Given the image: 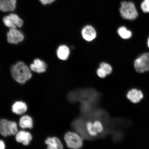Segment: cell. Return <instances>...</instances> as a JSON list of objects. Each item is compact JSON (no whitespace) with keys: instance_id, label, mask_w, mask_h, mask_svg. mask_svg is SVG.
<instances>
[{"instance_id":"d4e9b609","label":"cell","mask_w":149,"mask_h":149,"mask_svg":"<svg viewBox=\"0 0 149 149\" xmlns=\"http://www.w3.org/2000/svg\"><path fill=\"white\" fill-rule=\"evenodd\" d=\"M148 47L149 48V37L148 39Z\"/></svg>"},{"instance_id":"7c38bea8","label":"cell","mask_w":149,"mask_h":149,"mask_svg":"<svg viewBox=\"0 0 149 149\" xmlns=\"http://www.w3.org/2000/svg\"><path fill=\"white\" fill-rule=\"evenodd\" d=\"M127 97L132 103L136 104L141 101L144 97V95L141 91L133 89L127 93Z\"/></svg>"},{"instance_id":"5bb4252c","label":"cell","mask_w":149,"mask_h":149,"mask_svg":"<svg viewBox=\"0 0 149 149\" xmlns=\"http://www.w3.org/2000/svg\"><path fill=\"white\" fill-rule=\"evenodd\" d=\"M27 107L25 102L22 101L17 102L13 105L12 110L13 112L17 115H21L27 111Z\"/></svg>"},{"instance_id":"5b68a950","label":"cell","mask_w":149,"mask_h":149,"mask_svg":"<svg viewBox=\"0 0 149 149\" xmlns=\"http://www.w3.org/2000/svg\"><path fill=\"white\" fill-rule=\"evenodd\" d=\"M134 66L136 71L139 73L149 71V53L143 54L136 59Z\"/></svg>"},{"instance_id":"3957f363","label":"cell","mask_w":149,"mask_h":149,"mask_svg":"<svg viewBox=\"0 0 149 149\" xmlns=\"http://www.w3.org/2000/svg\"><path fill=\"white\" fill-rule=\"evenodd\" d=\"M64 139L68 148L77 149L83 146L82 137L75 132H69L65 134Z\"/></svg>"},{"instance_id":"8992f818","label":"cell","mask_w":149,"mask_h":149,"mask_svg":"<svg viewBox=\"0 0 149 149\" xmlns=\"http://www.w3.org/2000/svg\"><path fill=\"white\" fill-rule=\"evenodd\" d=\"M3 22L4 25L10 29L21 28L24 24L23 20L17 15L14 13L4 16L3 18Z\"/></svg>"},{"instance_id":"2e32d148","label":"cell","mask_w":149,"mask_h":149,"mask_svg":"<svg viewBox=\"0 0 149 149\" xmlns=\"http://www.w3.org/2000/svg\"><path fill=\"white\" fill-rule=\"evenodd\" d=\"M19 125L20 127L23 129H31L33 127V125L32 118L28 115L22 117L20 119Z\"/></svg>"},{"instance_id":"30bf717a","label":"cell","mask_w":149,"mask_h":149,"mask_svg":"<svg viewBox=\"0 0 149 149\" xmlns=\"http://www.w3.org/2000/svg\"><path fill=\"white\" fill-rule=\"evenodd\" d=\"M47 65L44 61L39 59H35L33 63L30 65L29 68L32 71L38 73H42L45 72Z\"/></svg>"},{"instance_id":"4fadbf2b","label":"cell","mask_w":149,"mask_h":149,"mask_svg":"<svg viewBox=\"0 0 149 149\" xmlns=\"http://www.w3.org/2000/svg\"><path fill=\"white\" fill-rule=\"evenodd\" d=\"M47 145V148L49 149H61L63 145L60 140L56 137H48L45 141Z\"/></svg>"},{"instance_id":"7402d4cb","label":"cell","mask_w":149,"mask_h":149,"mask_svg":"<svg viewBox=\"0 0 149 149\" xmlns=\"http://www.w3.org/2000/svg\"><path fill=\"white\" fill-rule=\"evenodd\" d=\"M97 74L99 77L101 78H105L107 75L105 71L100 67L97 70Z\"/></svg>"},{"instance_id":"52a82bcc","label":"cell","mask_w":149,"mask_h":149,"mask_svg":"<svg viewBox=\"0 0 149 149\" xmlns=\"http://www.w3.org/2000/svg\"><path fill=\"white\" fill-rule=\"evenodd\" d=\"M24 35L17 29H11L7 33V40L9 43L17 44L24 40Z\"/></svg>"},{"instance_id":"44dd1931","label":"cell","mask_w":149,"mask_h":149,"mask_svg":"<svg viewBox=\"0 0 149 149\" xmlns=\"http://www.w3.org/2000/svg\"><path fill=\"white\" fill-rule=\"evenodd\" d=\"M141 8L143 12L149 13V0H144L141 3Z\"/></svg>"},{"instance_id":"9c48e42d","label":"cell","mask_w":149,"mask_h":149,"mask_svg":"<svg viewBox=\"0 0 149 149\" xmlns=\"http://www.w3.org/2000/svg\"><path fill=\"white\" fill-rule=\"evenodd\" d=\"M81 34L83 38L88 42L92 41L96 37L95 30L91 25H87L84 27L81 31Z\"/></svg>"},{"instance_id":"6da1fadb","label":"cell","mask_w":149,"mask_h":149,"mask_svg":"<svg viewBox=\"0 0 149 149\" xmlns=\"http://www.w3.org/2000/svg\"><path fill=\"white\" fill-rule=\"evenodd\" d=\"M31 70L22 61H19L13 65L11 71L13 79L18 83H25L32 77Z\"/></svg>"},{"instance_id":"e0dca14e","label":"cell","mask_w":149,"mask_h":149,"mask_svg":"<svg viewBox=\"0 0 149 149\" xmlns=\"http://www.w3.org/2000/svg\"><path fill=\"white\" fill-rule=\"evenodd\" d=\"M118 33L119 36L124 39H129L132 35L131 31L124 26L120 27L119 28Z\"/></svg>"},{"instance_id":"7a4b0ae2","label":"cell","mask_w":149,"mask_h":149,"mask_svg":"<svg viewBox=\"0 0 149 149\" xmlns=\"http://www.w3.org/2000/svg\"><path fill=\"white\" fill-rule=\"evenodd\" d=\"M120 12L121 16L124 19L133 20L138 16V13L135 5L132 2H122Z\"/></svg>"},{"instance_id":"d6986e66","label":"cell","mask_w":149,"mask_h":149,"mask_svg":"<svg viewBox=\"0 0 149 149\" xmlns=\"http://www.w3.org/2000/svg\"><path fill=\"white\" fill-rule=\"evenodd\" d=\"M93 123L95 129L98 133H101L103 132L104 126L101 122L99 120H96Z\"/></svg>"},{"instance_id":"ac0fdd59","label":"cell","mask_w":149,"mask_h":149,"mask_svg":"<svg viewBox=\"0 0 149 149\" xmlns=\"http://www.w3.org/2000/svg\"><path fill=\"white\" fill-rule=\"evenodd\" d=\"M86 127L87 133L91 136L94 137L97 135L98 132L95 129L93 122L88 121L86 124Z\"/></svg>"},{"instance_id":"ba28073f","label":"cell","mask_w":149,"mask_h":149,"mask_svg":"<svg viewBox=\"0 0 149 149\" xmlns=\"http://www.w3.org/2000/svg\"><path fill=\"white\" fill-rule=\"evenodd\" d=\"M16 0H0V11L3 12H13L16 6Z\"/></svg>"},{"instance_id":"cb8c5ba5","label":"cell","mask_w":149,"mask_h":149,"mask_svg":"<svg viewBox=\"0 0 149 149\" xmlns=\"http://www.w3.org/2000/svg\"><path fill=\"white\" fill-rule=\"evenodd\" d=\"M5 148V145L4 142L0 140V149H4Z\"/></svg>"},{"instance_id":"8fae6325","label":"cell","mask_w":149,"mask_h":149,"mask_svg":"<svg viewBox=\"0 0 149 149\" xmlns=\"http://www.w3.org/2000/svg\"><path fill=\"white\" fill-rule=\"evenodd\" d=\"M32 139V136L29 132L21 130L16 134V141L25 146L29 145Z\"/></svg>"},{"instance_id":"603a6c76","label":"cell","mask_w":149,"mask_h":149,"mask_svg":"<svg viewBox=\"0 0 149 149\" xmlns=\"http://www.w3.org/2000/svg\"><path fill=\"white\" fill-rule=\"evenodd\" d=\"M40 3L44 5L50 4L55 1L56 0H39Z\"/></svg>"},{"instance_id":"277c9868","label":"cell","mask_w":149,"mask_h":149,"mask_svg":"<svg viewBox=\"0 0 149 149\" xmlns=\"http://www.w3.org/2000/svg\"><path fill=\"white\" fill-rule=\"evenodd\" d=\"M17 132V125L16 122L6 119L0 120V134L3 136L16 135Z\"/></svg>"},{"instance_id":"9a60e30c","label":"cell","mask_w":149,"mask_h":149,"mask_svg":"<svg viewBox=\"0 0 149 149\" xmlns=\"http://www.w3.org/2000/svg\"><path fill=\"white\" fill-rule=\"evenodd\" d=\"M70 54V50L68 46L65 45L59 46L57 51V57L63 61L67 60Z\"/></svg>"},{"instance_id":"ffe728a7","label":"cell","mask_w":149,"mask_h":149,"mask_svg":"<svg viewBox=\"0 0 149 149\" xmlns=\"http://www.w3.org/2000/svg\"><path fill=\"white\" fill-rule=\"evenodd\" d=\"M100 67L105 71L108 74H110L112 72V68L109 64L105 62H102L100 64Z\"/></svg>"}]
</instances>
